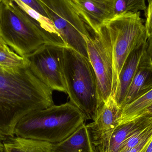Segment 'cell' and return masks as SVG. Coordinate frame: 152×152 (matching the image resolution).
Listing matches in <instances>:
<instances>
[{
    "label": "cell",
    "instance_id": "cell-17",
    "mask_svg": "<svg viewBox=\"0 0 152 152\" xmlns=\"http://www.w3.org/2000/svg\"><path fill=\"white\" fill-rule=\"evenodd\" d=\"M28 61L12 50L4 42L0 46V68L15 70L28 67Z\"/></svg>",
    "mask_w": 152,
    "mask_h": 152
},
{
    "label": "cell",
    "instance_id": "cell-14",
    "mask_svg": "<svg viewBox=\"0 0 152 152\" xmlns=\"http://www.w3.org/2000/svg\"><path fill=\"white\" fill-rule=\"evenodd\" d=\"M151 124L145 119L139 118L119 125L113 132L108 145L103 150L96 152H118L124 142L130 136L139 129Z\"/></svg>",
    "mask_w": 152,
    "mask_h": 152
},
{
    "label": "cell",
    "instance_id": "cell-19",
    "mask_svg": "<svg viewBox=\"0 0 152 152\" xmlns=\"http://www.w3.org/2000/svg\"><path fill=\"white\" fill-rule=\"evenodd\" d=\"M146 12L145 26L146 36L148 39H152V2L149 3Z\"/></svg>",
    "mask_w": 152,
    "mask_h": 152
},
{
    "label": "cell",
    "instance_id": "cell-1",
    "mask_svg": "<svg viewBox=\"0 0 152 152\" xmlns=\"http://www.w3.org/2000/svg\"><path fill=\"white\" fill-rule=\"evenodd\" d=\"M53 91L29 67L0 68V152H4V142L15 136V127L23 116L54 104Z\"/></svg>",
    "mask_w": 152,
    "mask_h": 152
},
{
    "label": "cell",
    "instance_id": "cell-9",
    "mask_svg": "<svg viewBox=\"0 0 152 152\" xmlns=\"http://www.w3.org/2000/svg\"><path fill=\"white\" fill-rule=\"evenodd\" d=\"M122 109L113 95L104 103L94 120L86 125L94 152L104 149L109 144L114 130L119 126Z\"/></svg>",
    "mask_w": 152,
    "mask_h": 152
},
{
    "label": "cell",
    "instance_id": "cell-20",
    "mask_svg": "<svg viewBox=\"0 0 152 152\" xmlns=\"http://www.w3.org/2000/svg\"><path fill=\"white\" fill-rule=\"evenodd\" d=\"M127 12V6L125 0H116L114 4L115 17Z\"/></svg>",
    "mask_w": 152,
    "mask_h": 152
},
{
    "label": "cell",
    "instance_id": "cell-16",
    "mask_svg": "<svg viewBox=\"0 0 152 152\" xmlns=\"http://www.w3.org/2000/svg\"><path fill=\"white\" fill-rule=\"evenodd\" d=\"M152 105V88L122 108L119 125L133 121Z\"/></svg>",
    "mask_w": 152,
    "mask_h": 152
},
{
    "label": "cell",
    "instance_id": "cell-3",
    "mask_svg": "<svg viewBox=\"0 0 152 152\" xmlns=\"http://www.w3.org/2000/svg\"><path fill=\"white\" fill-rule=\"evenodd\" d=\"M63 71L70 102L81 111L86 121L94 120L104 104L89 59L72 48L64 47Z\"/></svg>",
    "mask_w": 152,
    "mask_h": 152
},
{
    "label": "cell",
    "instance_id": "cell-13",
    "mask_svg": "<svg viewBox=\"0 0 152 152\" xmlns=\"http://www.w3.org/2000/svg\"><path fill=\"white\" fill-rule=\"evenodd\" d=\"M52 152H94L86 124L62 142L52 144Z\"/></svg>",
    "mask_w": 152,
    "mask_h": 152
},
{
    "label": "cell",
    "instance_id": "cell-7",
    "mask_svg": "<svg viewBox=\"0 0 152 152\" xmlns=\"http://www.w3.org/2000/svg\"><path fill=\"white\" fill-rule=\"evenodd\" d=\"M86 39L88 55L97 78L100 98L103 103L112 92L113 58L110 36L104 25Z\"/></svg>",
    "mask_w": 152,
    "mask_h": 152
},
{
    "label": "cell",
    "instance_id": "cell-18",
    "mask_svg": "<svg viewBox=\"0 0 152 152\" xmlns=\"http://www.w3.org/2000/svg\"><path fill=\"white\" fill-rule=\"evenodd\" d=\"M126 4L127 12H137L139 10H147L145 0H125Z\"/></svg>",
    "mask_w": 152,
    "mask_h": 152
},
{
    "label": "cell",
    "instance_id": "cell-23",
    "mask_svg": "<svg viewBox=\"0 0 152 152\" xmlns=\"http://www.w3.org/2000/svg\"><path fill=\"white\" fill-rule=\"evenodd\" d=\"M4 41H3L2 39L1 38V37H0V46H1V45L2 44L3 42Z\"/></svg>",
    "mask_w": 152,
    "mask_h": 152
},
{
    "label": "cell",
    "instance_id": "cell-8",
    "mask_svg": "<svg viewBox=\"0 0 152 152\" xmlns=\"http://www.w3.org/2000/svg\"><path fill=\"white\" fill-rule=\"evenodd\" d=\"M63 48L45 43L26 58L29 68L37 78L53 91L66 93L63 71Z\"/></svg>",
    "mask_w": 152,
    "mask_h": 152
},
{
    "label": "cell",
    "instance_id": "cell-24",
    "mask_svg": "<svg viewBox=\"0 0 152 152\" xmlns=\"http://www.w3.org/2000/svg\"><path fill=\"white\" fill-rule=\"evenodd\" d=\"M2 1L0 0V12H1V6Z\"/></svg>",
    "mask_w": 152,
    "mask_h": 152
},
{
    "label": "cell",
    "instance_id": "cell-5",
    "mask_svg": "<svg viewBox=\"0 0 152 152\" xmlns=\"http://www.w3.org/2000/svg\"><path fill=\"white\" fill-rule=\"evenodd\" d=\"M0 37L12 50L26 58L46 43L40 29L30 19L13 5L2 2Z\"/></svg>",
    "mask_w": 152,
    "mask_h": 152
},
{
    "label": "cell",
    "instance_id": "cell-4",
    "mask_svg": "<svg viewBox=\"0 0 152 152\" xmlns=\"http://www.w3.org/2000/svg\"><path fill=\"white\" fill-rule=\"evenodd\" d=\"M110 36L113 58L112 92L114 95L119 76L131 53L148 42L140 12H127L103 24Z\"/></svg>",
    "mask_w": 152,
    "mask_h": 152
},
{
    "label": "cell",
    "instance_id": "cell-15",
    "mask_svg": "<svg viewBox=\"0 0 152 152\" xmlns=\"http://www.w3.org/2000/svg\"><path fill=\"white\" fill-rule=\"evenodd\" d=\"M4 152H52V144L14 136L4 142Z\"/></svg>",
    "mask_w": 152,
    "mask_h": 152
},
{
    "label": "cell",
    "instance_id": "cell-10",
    "mask_svg": "<svg viewBox=\"0 0 152 152\" xmlns=\"http://www.w3.org/2000/svg\"><path fill=\"white\" fill-rule=\"evenodd\" d=\"M75 8L89 30L97 32L115 17L116 0H72Z\"/></svg>",
    "mask_w": 152,
    "mask_h": 152
},
{
    "label": "cell",
    "instance_id": "cell-2",
    "mask_svg": "<svg viewBox=\"0 0 152 152\" xmlns=\"http://www.w3.org/2000/svg\"><path fill=\"white\" fill-rule=\"evenodd\" d=\"M86 120L71 102L33 111L17 123L15 136L52 144L62 142L70 136Z\"/></svg>",
    "mask_w": 152,
    "mask_h": 152
},
{
    "label": "cell",
    "instance_id": "cell-11",
    "mask_svg": "<svg viewBox=\"0 0 152 152\" xmlns=\"http://www.w3.org/2000/svg\"><path fill=\"white\" fill-rule=\"evenodd\" d=\"M148 45L147 42L139 49L132 53L120 74L117 88L113 96L121 107L130 84L140 64L148 53Z\"/></svg>",
    "mask_w": 152,
    "mask_h": 152
},
{
    "label": "cell",
    "instance_id": "cell-21",
    "mask_svg": "<svg viewBox=\"0 0 152 152\" xmlns=\"http://www.w3.org/2000/svg\"><path fill=\"white\" fill-rule=\"evenodd\" d=\"M139 118H143L149 123L152 124V105L143 112L137 119Z\"/></svg>",
    "mask_w": 152,
    "mask_h": 152
},
{
    "label": "cell",
    "instance_id": "cell-25",
    "mask_svg": "<svg viewBox=\"0 0 152 152\" xmlns=\"http://www.w3.org/2000/svg\"><path fill=\"white\" fill-rule=\"evenodd\" d=\"M147 1H148V3H150L151 2H152V0H147Z\"/></svg>",
    "mask_w": 152,
    "mask_h": 152
},
{
    "label": "cell",
    "instance_id": "cell-12",
    "mask_svg": "<svg viewBox=\"0 0 152 152\" xmlns=\"http://www.w3.org/2000/svg\"><path fill=\"white\" fill-rule=\"evenodd\" d=\"M152 88V59L149 53L145 57L127 92L121 108Z\"/></svg>",
    "mask_w": 152,
    "mask_h": 152
},
{
    "label": "cell",
    "instance_id": "cell-6",
    "mask_svg": "<svg viewBox=\"0 0 152 152\" xmlns=\"http://www.w3.org/2000/svg\"><path fill=\"white\" fill-rule=\"evenodd\" d=\"M66 46L88 58L86 39L90 32L72 0H38Z\"/></svg>",
    "mask_w": 152,
    "mask_h": 152
},
{
    "label": "cell",
    "instance_id": "cell-22",
    "mask_svg": "<svg viewBox=\"0 0 152 152\" xmlns=\"http://www.w3.org/2000/svg\"><path fill=\"white\" fill-rule=\"evenodd\" d=\"M144 152H152V141L147 149Z\"/></svg>",
    "mask_w": 152,
    "mask_h": 152
}]
</instances>
